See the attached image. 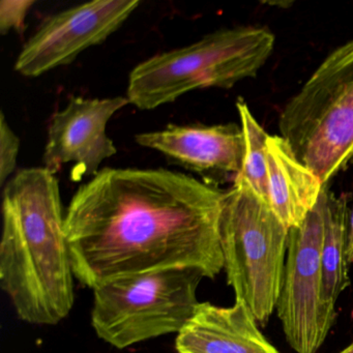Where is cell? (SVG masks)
Instances as JSON below:
<instances>
[{
	"instance_id": "cell-1",
	"label": "cell",
	"mask_w": 353,
	"mask_h": 353,
	"mask_svg": "<svg viewBox=\"0 0 353 353\" xmlns=\"http://www.w3.org/2000/svg\"><path fill=\"white\" fill-rule=\"evenodd\" d=\"M225 192L166 169L105 168L82 185L65 214L76 280L94 289L117 276L224 268L220 219Z\"/></svg>"
},
{
	"instance_id": "cell-2",
	"label": "cell",
	"mask_w": 353,
	"mask_h": 353,
	"mask_svg": "<svg viewBox=\"0 0 353 353\" xmlns=\"http://www.w3.org/2000/svg\"><path fill=\"white\" fill-rule=\"evenodd\" d=\"M74 279L59 181L20 170L3 190L0 287L22 321L55 325L73 309Z\"/></svg>"
},
{
	"instance_id": "cell-3",
	"label": "cell",
	"mask_w": 353,
	"mask_h": 353,
	"mask_svg": "<svg viewBox=\"0 0 353 353\" xmlns=\"http://www.w3.org/2000/svg\"><path fill=\"white\" fill-rule=\"evenodd\" d=\"M274 43V34L261 26L206 34L189 46L154 55L134 68L127 99L140 110H152L193 90L231 88L257 75Z\"/></svg>"
},
{
	"instance_id": "cell-4",
	"label": "cell",
	"mask_w": 353,
	"mask_h": 353,
	"mask_svg": "<svg viewBox=\"0 0 353 353\" xmlns=\"http://www.w3.org/2000/svg\"><path fill=\"white\" fill-rule=\"evenodd\" d=\"M279 130L325 189L353 164V40L327 55L285 105Z\"/></svg>"
},
{
	"instance_id": "cell-5",
	"label": "cell",
	"mask_w": 353,
	"mask_h": 353,
	"mask_svg": "<svg viewBox=\"0 0 353 353\" xmlns=\"http://www.w3.org/2000/svg\"><path fill=\"white\" fill-rule=\"evenodd\" d=\"M204 278L197 268H173L106 281L92 289V327L101 340L119 349L177 334L195 315Z\"/></svg>"
},
{
	"instance_id": "cell-6",
	"label": "cell",
	"mask_w": 353,
	"mask_h": 353,
	"mask_svg": "<svg viewBox=\"0 0 353 353\" xmlns=\"http://www.w3.org/2000/svg\"><path fill=\"white\" fill-rule=\"evenodd\" d=\"M288 234L268 202L245 183L233 181L221 212L223 270L235 301L245 303L259 323L265 324L276 310Z\"/></svg>"
},
{
	"instance_id": "cell-7",
	"label": "cell",
	"mask_w": 353,
	"mask_h": 353,
	"mask_svg": "<svg viewBox=\"0 0 353 353\" xmlns=\"http://www.w3.org/2000/svg\"><path fill=\"white\" fill-rule=\"evenodd\" d=\"M327 189L299 226L289 229L286 262L276 310L296 353H316L336 321V307L323 299L322 243Z\"/></svg>"
},
{
	"instance_id": "cell-8",
	"label": "cell",
	"mask_w": 353,
	"mask_h": 353,
	"mask_svg": "<svg viewBox=\"0 0 353 353\" xmlns=\"http://www.w3.org/2000/svg\"><path fill=\"white\" fill-rule=\"evenodd\" d=\"M139 5L138 0H98L50 16L24 45L16 71L34 78L70 65L114 34Z\"/></svg>"
},
{
	"instance_id": "cell-9",
	"label": "cell",
	"mask_w": 353,
	"mask_h": 353,
	"mask_svg": "<svg viewBox=\"0 0 353 353\" xmlns=\"http://www.w3.org/2000/svg\"><path fill=\"white\" fill-rule=\"evenodd\" d=\"M129 104L127 97L72 98L51 119L42 167L55 174L63 165L73 163V181L98 174L103 162L117 152L114 142L107 135V125L117 111Z\"/></svg>"
},
{
	"instance_id": "cell-10",
	"label": "cell",
	"mask_w": 353,
	"mask_h": 353,
	"mask_svg": "<svg viewBox=\"0 0 353 353\" xmlns=\"http://www.w3.org/2000/svg\"><path fill=\"white\" fill-rule=\"evenodd\" d=\"M143 148L157 150L168 160L202 175L212 185L214 179L241 172L243 135L241 125H169L160 131L141 133L135 137Z\"/></svg>"
},
{
	"instance_id": "cell-11",
	"label": "cell",
	"mask_w": 353,
	"mask_h": 353,
	"mask_svg": "<svg viewBox=\"0 0 353 353\" xmlns=\"http://www.w3.org/2000/svg\"><path fill=\"white\" fill-rule=\"evenodd\" d=\"M177 353H280L262 334L245 303L232 307L200 303L177 334Z\"/></svg>"
},
{
	"instance_id": "cell-12",
	"label": "cell",
	"mask_w": 353,
	"mask_h": 353,
	"mask_svg": "<svg viewBox=\"0 0 353 353\" xmlns=\"http://www.w3.org/2000/svg\"><path fill=\"white\" fill-rule=\"evenodd\" d=\"M265 158L268 204L287 228L299 226L317 205L325 188L281 135L268 136Z\"/></svg>"
},
{
	"instance_id": "cell-13",
	"label": "cell",
	"mask_w": 353,
	"mask_h": 353,
	"mask_svg": "<svg viewBox=\"0 0 353 353\" xmlns=\"http://www.w3.org/2000/svg\"><path fill=\"white\" fill-rule=\"evenodd\" d=\"M348 225L346 194L336 196L327 189L324 204L322 283L324 301L334 307L341 293L350 285L346 256Z\"/></svg>"
},
{
	"instance_id": "cell-14",
	"label": "cell",
	"mask_w": 353,
	"mask_h": 353,
	"mask_svg": "<svg viewBox=\"0 0 353 353\" xmlns=\"http://www.w3.org/2000/svg\"><path fill=\"white\" fill-rule=\"evenodd\" d=\"M236 108L243 135V157L241 172L234 181L245 183L268 203L265 144L270 135L258 123L245 100L239 98Z\"/></svg>"
},
{
	"instance_id": "cell-15",
	"label": "cell",
	"mask_w": 353,
	"mask_h": 353,
	"mask_svg": "<svg viewBox=\"0 0 353 353\" xmlns=\"http://www.w3.org/2000/svg\"><path fill=\"white\" fill-rule=\"evenodd\" d=\"M20 141L3 112L0 115V185L7 183L17 166Z\"/></svg>"
},
{
	"instance_id": "cell-16",
	"label": "cell",
	"mask_w": 353,
	"mask_h": 353,
	"mask_svg": "<svg viewBox=\"0 0 353 353\" xmlns=\"http://www.w3.org/2000/svg\"><path fill=\"white\" fill-rule=\"evenodd\" d=\"M34 5L32 0H3L0 3V32L11 30L22 32L26 26V16Z\"/></svg>"
},
{
	"instance_id": "cell-17",
	"label": "cell",
	"mask_w": 353,
	"mask_h": 353,
	"mask_svg": "<svg viewBox=\"0 0 353 353\" xmlns=\"http://www.w3.org/2000/svg\"><path fill=\"white\" fill-rule=\"evenodd\" d=\"M347 261L350 264L353 262V208L351 210V214H349V225H348V239H347V250H346Z\"/></svg>"
},
{
	"instance_id": "cell-18",
	"label": "cell",
	"mask_w": 353,
	"mask_h": 353,
	"mask_svg": "<svg viewBox=\"0 0 353 353\" xmlns=\"http://www.w3.org/2000/svg\"><path fill=\"white\" fill-rule=\"evenodd\" d=\"M340 353H353V343L351 345H349L347 348H345L344 350L342 351V352Z\"/></svg>"
}]
</instances>
